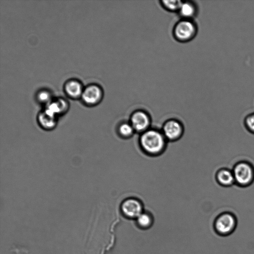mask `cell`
<instances>
[{
	"label": "cell",
	"instance_id": "6da1fadb",
	"mask_svg": "<svg viewBox=\"0 0 254 254\" xmlns=\"http://www.w3.org/2000/svg\"><path fill=\"white\" fill-rule=\"evenodd\" d=\"M168 142L161 129L152 127L140 134L138 138L141 151L150 157L162 154L167 148Z\"/></svg>",
	"mask_w": 254,
	"mask_h": 254
},
{
	"label": "cell",
	"instance_id": "7a4b0ae2",
	"mask_svg": "<svg viewBox=\"0 0 254 254\" xmlns=\"http://www.w3.org/2000/svg\"><path fill=\"white\" fill-rule=\"evenodd\" d=\"M235 184L240 187L250 186L254 181V167L249 162L240 161L232 169Z\"/></svg>",
	"mask_w": 254,
	"mask_h": 254
},
{
	"label": "cell",
	"instance_id": "3957f363",
	"mask_svg": "<svg viewBox=\"0 0 254 254\" xmlns=\"http://www.w3.org/2000/svg\"><path fill=\"white\" fill-rule=\"evenodd\" d=\"M197 33V26L193 20L181 19L174 25L173 35L178 41L185 43L192 40Z\"/></svg>",
	"mask_w": 254,
	"mask_h": 254
},
{
	"label": "cell",
	"instance_id": "277c9868",
	"mask_svg": "<svg viewBox=\"0 0 254 254\" xmlns=\"http://www.w3.org/2000/svg\"><path fill=\"white\" fill-rule=\"evenodd\" d=\"M161 130L168 141L174 142L183 136L184 127L180 120L171 118L163 123Z\"/></svg>",
	"mask_w": 254,
	"mask_h": 254
},
{
	"label": "cell",
	"instance_id": "5b68a950",
	"mask_svg": "<svg viewBox=\"0 0 254 254\" xmlns=\"http://www.w3.org/2000/svg\"><path fill=\"white\" fill-rule=\"evenodd\" d=\"M135 133L141 134L151 128L150 114L142 109L134 111L130 115L129 121Z\"/></svg>",
	"mask_w": 254,
	"mask_h": 254
},
{
	"label": "cell",
	"instance_id": "8992f818",
	"mask_svg": "<svg viewBox=\"0 0 254 254\" xmlns=\"http://www.w3.org/2000/svg\"><path fill=\"white\" fill-rule=\"evenodd\" d=\"M103 96L102 88L97 84L91 83L84 87L80 99L86 106L93 107L99 104Z\"/></svg>",
	"mask_w": 254,
	"mask_h": 254
},
{
	"label": "cell",
	"instance_id": "52a82bcc",
	"mask_svg": "<svg viewBox=\"0 0 254 254\" xmlns=\"http://www.w3.org/2000/svg\"><path fill=\"white\" fill-rule=\"evenodd\" d=\"M123 215L128 219H136L144 211L142 201L134 197L125 199L121 204Z\"/></svg>",
	"mask_w": 254,
	"mask_h": 254
},
{
	"label": "cell",
	"instance_id": "ba28073f",
	"mask_svg": "<svg viewBox=\"0 0 254 254\" xmlns=\"http://www.w3.org/2000/svg\"><path fill=\"white\" fill-rule=\"evenodd\" d=\"M236 221L233 215L225 213L220 215L216 220L215 227L220 234H226L233 230Z\"/></svg>",
	"mask_w": 254,
	"mask_h": 254
},
{
	"label": "cell",
	"instance_id": "9c48e42d",
	"mask_svg": "<svg viewBox=\"0 0 254 254\" xmlns=\"http://www.w3.org/2000/svg\"><path fill=\"white\" fill-rule=\"evenodd\" d=\"M84 87L82 82L75 78L67 80L64 85V90L66 95L72 99H80Z\"/></svg>",
	"mask_w": 254,
	"mask_h": 254
},
{
	"label": "cell",
	"instance_id": "30bf717a",
	"mask_svg": "<svg viewBox=\"0 0 254 254\" xmlns=\"http://www.w3.org/2000/svg\"><path fill=\"white\" fill-rule=\"evenodd\" d=\"M37 122L40 127L45 130H52L57 126L58 117L50 113L45 109L37 115Z\"/></svg>",
	"mask_w": 254,
	"mask_h": 254
},
{
	"label": "cell",
	"instance_id": "8fae6325",
	"mask_svg": "<svg viewBox=\"0 0 254 254\" xmlns=\"http://www.w3.org/2000/svg\"><path fill=\"white\" fill-rule=\"evenodd\" d=\"M69 104L67 100L61 97L53 99L45 106L46 110L53 115L59 117L65 114L68 110Z\"/></svg>",
	"mask_w": 254,
	"mask_h": 254
},
{
	"label": "cell",
	"instance_id": "7c38bea8",
	"mask_svg": "<svg viewBox=\"0 0 254 254\" xmlns=\"http://www.w3.org/2000/svg\"><path fill=\"white\" fill-rule=\"evenodd\" d=\"M215 180L220 186L223 187H230L235 184L232 170L226 168H221L217 171Z\"/></svg>",
	"mask_w": 254,
	"mask_h": 254
},
{
	"label": "cell",
	"instance_id": "4fadbf2b",
	"mask_svg": "<svg viewBox=\"0 0 254 254\" xmlns=\"http://www.w3.org/2000/svg\"><path fill=\"white\" fill-rule=\"evenodd\" d=\"M178 13L182 19L193 20L197 14L198 8L192 1H183Z\"/></svg>",
	"mask_w": 254,
	"mask_h": 254
},
{
	"label": "cell",
	"instance_id": "5bb4252c",
	"mask_svg": "<svg viewBox=\"0 0 254 254\" xmlns=\"http://www.w3.org/2000/svg\"><path fill=\"white\" fill-rule=\"evenodd\" d=\"M117 132L118 135L123 139H129L135 133L129 121L120 123L117 127Z\"/></svg>",
	"mask_w": 254,
	"mask_h": 254
},
{
	"label": "cell",
	"instance_id": "9a60e30c",
	"mask_svg": "<svg viewBox=\"0 0 254 254\" xmlns=\"http://www.w3.org/2000/svg\"><path fill=\"white\" fill-rule=\"evenodd\" d=\"M136 222L138 227L141 229H148L152 225L153 218L150 213L143 211L136 219Z\"/></svg>",
	"mask_w": 254,
	"mask_h": 254
},
{
	"label": "cell",
	"instance_id": "2e32d148",
	"mask_svg": "<svg viewBox=\"0 0 254 254\" xmlns=\"http://www.w3.org/2000/svg\"><path fill=\"white\" fill-rule=\"evenodd\" d=\"M182 0H160V3L162 7L166 10L170 12H176L179 10V8L182 3Z\"/></svg>",
	"mask_w": 254,
	"mask_h": 254
},
{
	"label": "cell",
	"instance_id": "e0dca14e",
	"mask_svg": "<svg viewBox=\"0 0 254 254\" xmlns=\"http://www.w3.org/2000/svg\"><path fill=\"white\" fill-rule=\"evenodd\" d=\"M36 99L41 104L45 106L49 103L54 98L51 92L46 89L39 91L36 94Z\"/></svg>",
	"mask_w": 254,
	"mask_h": 254
},
{
	"label": "cell",
	"instance_id": "ac0fdd59",
	"mask_svg": "<svg viewBox=\"0 0 254 254\" xmlns=\"http://www.w3.org/2000/svg\"><path fill=\"white\" fill-rule=\"evenodd\" d=\"M244 124L247 130L254 134V113H250L245 117Z\"/></svg>",
	"mask_w": 254,
	"mask_h": 254
}]
</instances>
